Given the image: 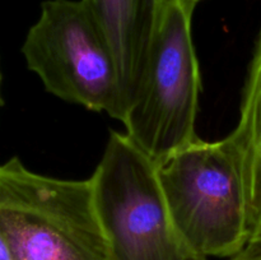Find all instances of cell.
I'll return each instance as SVG.
<instances>
[{
	"mask_svg": "<svg viewBox=\"0 0 261 260\" xmlns=\"http://www.w3.org/2000/svg\"><path fill=\"white\" fill-rule=\"evenodd\" d=\"M84 2L96 17L114 50L119 68L122 112L125 116L142 79L166 0Z\"/></svg>",
	"mask_w": 261,
	"mask_h": 260,
	"instance_id": "6",
	"label": "cell"
},
{
	"mask_svg": "<svg viewBox=\"0 0 261 260\" xmlns=\"http://www.w3.org/2000/svg\"><path fill=\"white\" fill-rule=\"evenodd\" d=\"M91 183L110 260H206L178 232L157 163L126 133H110Z\"/></svg>",
	"mask_w": 261,
	"mask_h": 260,
	"instance_id": "3",
	"label": "cell"
},
{
	"mask_svg": "<svg viewBox=\"0 0 261 260\" xmlns=\"http://www.w3.org/2000/svg\"><path fill=\"white\" fill-rule=\"evenodd\" d=\"M186 2L190 3V4H193V5H196L199 2H201V0H186Z\"/></svg>",
	"mask_w": 261,
	"mask_h": 260,
	"instance_id": "10",
	"label": "cell"
},
{
	"mask_svg": "<svg viewBox=\"0 0 261 260\" xmlns=\"http://www.w3.org/2000/svg\"><path fill=\"white\" fill-rule=\"evenodd\" d=\"M195 5L166 0L142 79L125 114L126 135L155 163L190 144L201 88L191 36Z\"/></svg>",
	"mask_w": 261,
	"mask_h": 260,
	"instance_id": "4",
	"label": "cell"
},
{
	"mask_svg": "<svg viewBox=\"0 0 261 260\" xmlns=\"http://www.w3.org/2000/svg\"><path fill=\"white\" fill-rule=\"evenodd\" d=\"M0 229L15 260H110L88 180L0 163Z\"/></svg>",
	"mask_w": 261,
	"mask_h": 260,
	"instance_id": "2",
	"label": "cell"
},
{
	"mask_svg": "<svg viewBox=\"0 0 261 260\" xmlns=\"http://www.w3.org/2000/svg\"><path fill=\"white\" fill-rule=\"evenodd\" d=\"M233 132L242 142L247 154L252 211L249 241H261V32L247 70L239 124Z\"/></svg>",
	"mask_w": 261,
	"mask_h": 260,
	"instance_id": "7",
	"label": "cell"
},
{
	"mask_svg": "<svg viewBox=\"0 0 261 260\" xmlns=\"http://www.w3.org/2000/svg\"><path fill=\"white\" fill-rule=\"evenodd\" d=\"M0 105H2V73H0Z\"/></svg>",
	"mask_w": 261,
	"mask_h": 260,
	"instance_id": "11",
	"label": "cell"
},
{
	"mask_svg": "<svg viewBox=\"0 0 261 260\" xmlns=\"http://www.w3.org/2000/svg\"><path fill=\"white\" fill-rule=\"evenodd\" d=\"M27 68L48 93L121 121L114 50L84 0H47L22 45Z\"/></svg>",
	"mask_w": 261,
	"mask_h": 260,
	"instance_id": "5",
	"label": "cell"
},
{
	"mask_svg": "<svg viewBox=\"0 0 261 260\" xmlns=\"http://www.w3.org/2000/svg\"><path fill=\"white\" fill-rule=\"evenodd\" d=\"M158 178L178 232L198 254L229 257L251 236L249 167L232 132L213 142L195 139L157 165Z\"/></svg>",
	"mask_w": 261,
	"mask_h": 260,
	"instance_id": "1",
	"label": "cell"
},
{
	"mask_svg": "<svg viewBox=\"0 0 261 260\" xmlns=\"http://www.w3.org/2000/svg\"><path fill=\"white\" fill-rule=\"evenodd\" d=\"M227 260H261V242L249 241L239 254Z\"/></svg>",
	"mask_w": 261,
	"mask_h": 260,
	"instance_id": "8",
	"label": "cell"
},
{
	"mask_svg": "<svg viewBox=\"0 0 261 260\" xmlns=\"http://www.w3.org/2000/svg\"><path fill=\"white\" fill-rule=\"evenodd\" d=\"M0 260H15L2 229H0Z\"/></svg>",
	"mask_w": 261,
	"mask_h": 260,
	"instance_id": "9",
	"label": "cell"
}]
</instances>
